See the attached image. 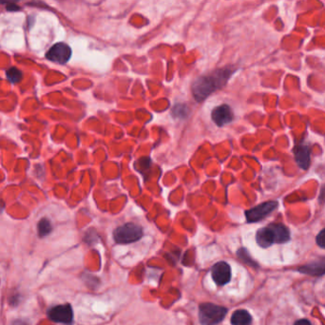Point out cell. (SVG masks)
<instances>
[{"instance_id":"obj_3","label":"cell","mask_w":325,"mask_h":325,"mask_svg":"<svg viewBox=\"0 0 325 325\" xmlns=\"http://www.w3.org/2000/svg\"><path fill=\"white\" fill-rule=\"evenodd\" d=\"M143 237V228L133 223L117 227L113 232V239L117 244L126 245L139 241Z\"/></svg>"},{"instance_id":"obj_10","label":"cell","mask_w":325,"mask_h":325,"mask_svg":"<svg viewBox=\"0 0 325 325\" xmlns=\"http://www.w3.org/2000/svg\"><path fill=\"white\" fill-rule=\"evenodd\" d=\"M299 272L312 276H320L325 274V257L319 258L310 264H307L306 266H301L299 268Z\"/></svg>"},{"instance_id":"obj_9","label":"cell","mask_w":325,"mask_h":325,"mask_svg":"<svg viewBox=\"0 0 325 325\" xmlns=\"http://www.w3.org/2000/svg\"><path fill=\"white\" fill-rule=\"evenodd\" d=\"M295 160L298 166L302 169H307L310 166V149L307 146L299 145L294 148Z\"/></svg>"},{"instance_id":"obj_12","label":"cell","mask_w":325,"mask_h":325,"mask_svg":"<svg viewBox=\"0 0 325 325\" xmlns=\"http://www.w3.org/2000/svg\"><path fill=\"white\" fill-rule=\"evenodd\" d=\"M256 242L263 248H267V247L272 246L273 244H275L272 230L270 229L269 226L263 227L257 231Z\"/></svg>"},{"instance_id":"obj_18","label":"cell","mask_w":325,"mask_h":325,"mask_svg":"<svg viewBox=\"0 0 325 325\" xmlns=\"http://www.w3.org/2000/svg\"><path fill=\"white\" fill-rule=\"evenodd\" d=\"M317 244L319 247L325 249V228L322 229L317 236Z\"/></svg>"},{"instance_id":"obj_5","label":"cell","mask_w":325,"mask_h":325,"mask_svg":"<svg viewBox=\"0 0 325 325\" xmlns=\"http://www.w3.org/2000/svg\"><path fill=\"white\" fill-rule=\"evenodd\" d=\"M71 56L72 49L65 43H56L46 54L47 59L57 64H66L71 59Z\"/></svg>"},{"instance_id":"obj_7","label":"cell","mask_w":325,"mask_h":325,"mask_svg":"<svg viewBox=\"0 0 325 325\" xmlns=\"http://www.w3.org/2000/svg\"><path fill=\"white\" fill-rule=\"evenodd\" d=\"M211 275L218 286H225L231 279V268L225 262H219L213 266Z\"/></svg>"},{"instance_id":"obj_20","label":"cell","mask_w":325,"mask_h":325,"mask_svg":"<svg viewBox=\"0 0 325 325\" xmlns=\"http://www.w3.org/2000/svg\"><path fill=\"white\" fill-rule=\"evenodd\" d=\"M17 1H19V0H0V4H7V5H9V4H14V3L17 2Z\"/></svg>"},{"instance_id":"obj_2","label":"cell","mask_w":325,"mask_h":325,"mask_svg":"<svg viewBox=\"0 0 325 325\" xmlns=\"http://www.w3.org/2000/svg\"><path fill=\"white\" fill-rule=\"evenodd\" d=\"M227 309L223 306L206 302L199 307L200 322L202 325H217L225 319Z\"/></svg>"},{"instance_id":"obj_19","label":"cell","mask_w":325,"mask_h":325,"mask_svg":"<svg viewBox=\"0 0 325 325\" xmlns=\"http://www.w3.org/2000/svg\"><path fill=\"white\" fill-rule=\"evenodd\" d=\"M294 325H312L310 323V321L309 320H307V319H299L298 321H296L295 322V324Z\"/></svg>"},{"instance_id":"obj_11","label":"cell","mask_w":325,"mask_h":325,"mask_svg":"<svg viewBox=\"0 0 325 325\" xmlns=\"http://www.w3.org/2000/svg\"><path fill=\"white\" fill-rule=\"evenodd\" d=\"M268 226L272 230L275 244H285L290 240V231L285 225L271 224Z\"/></svg>"},{"instance_id":"obj_16","label":"cell","mask_w":325,"mask_h":325,"mask_svg":"<svg viewBox=\"0 0 325 325\" xmlns=\"http://www.w3.org/2000/svg\"><path fill=\"white\" fill-rule=\"evenodd\" d=\"M189 113L188 109L186 105H176L175 107H173L172 114L175 117L178 118H185Z\"/></svg>"},{"instance_id":"obj_1","label":"cell","mask_w":325,"mask_h":325,"mask_svg":"<svg viewBox=\"0 0 325 325\" xmlns=\"http://www.w3.org/2000/svg\"><path fill=\"white\" fill-rule=\"evenodd\" d=\"M233 72L231 68H225L198 77L192 85L193 96L195 100L197 102H202L214 92L223 88L230 78Z\"/></svg>"},{"instance_id":"obj_13","label":"cell","mask_w":325,"mask_h":325,"mask_svg":"<svg viewBox=\"0 0 325 325\" xmlns=\"http://www.w3.org/2000/svg\"><path fill=\"white\" fill-rule=\"evenodd\" d=\"M252 322V317L246 310H237L233 313L231 317L232 325H250Z\"/></svg>"},{"instance_id":"obj_6","label":"cell","mask_w":325,"mask_h":325,"mask_svg":"<svg viewBox=\"0 0 325 325\" xmlns=\"http://www.w3.org/2000/svg\"><path fill=\"white\" fill-rule=\"evenodd\" d=\"M48 317L54 322L69 324L73 321V312L70 305L54 306L48 312Z\"/></svg>"},{"instance_id":"obj_15","label":"cell","mask_w":325,"mask_h":325,"mask_svg":"<svg viewBox=\"0 0 325 325\" xmlns=\"http://www.w3.org/2000/svg\"><path fill=\"white\" fill-rule=\"evenodd\" d=\"M6 76L10 82H12L13 84H16L21 81L22 77H23V74L18 69L11 68L7 71Z\"/></svg>"},{"instance_id":"obj_21","label":"cell","mask_w":325,"mask_h":325,"mask_svg":"<svg viewBox=\"0 0 325 325\" xmlns=\"http://www.w3.org/2000/svg\"><path fill=\"white\" fill-rule=\"evenodd\" d=\"M319 199H320V201H323V200H325V186L324 188L322 189L321 193H320V197H319Z\"/></svg>"},{"instance_id":"obj_14","label":"cell","mask_w":325,"mask_h":325,"mask_svg":"<svg viewBox=\"0 0 325 325\" xmlns=\"http://www.w3.org/2000/svg\"><path fill=\"white\" fill-rule=\"evenodd\" d=\"M37 230H38L40 238L46 237L49 234H51V232L53 231V226L51 221L47 218L40 220L37 225Z\"/></svg>"},{"instance_id":"obj_4","label":"cell","mask_w":325,"mask_h":325,"mask_svg":"<svg viewBox=\"0 0 325 325\" xmlns=\"http://www.w3.org/2000/svg\"><path fill=\"white\" fill-rule=\"evenodd\" d=\"M278 207V203L275 201H270L263 203L259 206H255L249 210H246V217L248 223H256L261 220L265 219L270 213Z\"/></svg>"},{"instance_id":"obj_8","label":"cell","mask_w":325,"mask_h":325,"mask_svg":"<svg viewBox=\"0 0 325 325\" xmlns=\"http://www.w3.org/2000/svg\"><path fill=\"white\" fill-rule=\"evenodd\" d=\"M212 121L218 126H224L232 122L234 118L231 107L227 105L216 106L211 113Z\"/></svg>"},{"instance_id":"obj_17","label":"cell","mask_w":325,"mask_h":325,"mask_svg":"<svg viewBox=\"0 0 325 325\" xmlns=\"http://www.w3.org/2000/svg\"><path fill=\"white\" fill-rule=\"evenodd\" d=\"M238 256H240V258L243 259L246 264L251 265V266L255 265V263H254L252 259H251V258L249 257V255H248V253H247L246 249H241L240 251H238Z\"/></svg>"}]
</instances>
